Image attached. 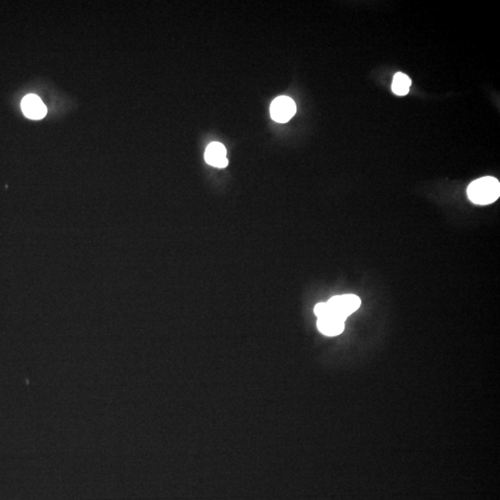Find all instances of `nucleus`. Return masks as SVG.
I'll use <instances>...</instances> for the list:
<instances>
[{"instance_id":"1","label":"nucleus","mask_w":500,"mask_h":500,"mask_svg":"<svg viewBox=\"0 0 500 500\" xmlns=\"http://www.w3.org/2000/svg\"><path fill=\"white\" fill-rule=\"evenodd\" d=\"M469 200L477 205H489L496 202L500 195L499 180L491 176L477 179L467 189Z\"/></svg>"},{"instance_id":"2","label":"nucleus","mask_w":500,"mask_h":500,"mask_svg":"<svg viewBox=\"0 0 500 500\" xmlns=\"http://www.w3.org/2000/svg\"><path fill=\"white\" fill-rule=\"evenodd\" d=\"M326 304L328 308L326 316H333L346 320L347 317L360 309L361 300L358 296L347 294L336 296L330 298Z\"/></svg>"},{"instance_id":"3","label":"nucleus","mask_w":500,"mask_h":500,"mask_svg":"<svg viewBox=\"0 0 500 500\" xmlns=\"http://www.w3.org/2000/svg\"><path fill=\"white\" fill-rule=\"evenodd\" d=\"M271 116L273 121L285 124L289 121L297 111L294 100L289 97H278L271 105Z\"/></svg>"},{"instance_id":"4","label":"nucleus","mask_w":500,"mask_h":500,"mask_svg":"<svg viewBox=\"0 0 500 500\" xmlns=\"http://www.w3.org/2000/svg\"><path fill=\"white\" fill-rule=\"evenodd\" d=\"M21 110L27 118L40 119L47 114V108L44 103L35 95L30 94L21 102Z\"/></svg>"},{"instance_id":"5","label":"nucleus","mask_w":500,"mask_h":500,"mask_svg":"<svg viewBox=\"0 0 500 500\" xmlns=\"http://www.w3.org/2000/svg\"><path fill=\"white\" fill-rule=\"evenodd\" d=\"M227 148L221 143L214 142L210 144L206 148L205 160L208 164L216 168H225L228 165L227 157Z\"/></svg>"},{"instance_id":"6","label":"nucleus","mask_w":500,"mask_h":500,"mask_svg":"<svg viewBox=\"0 0 500 500\" xmlns=\"http://www.w3.org/2000/svg\"><path fill=\"white\" fill-rule=\"evenodd\" d=\"M317 327L320 333L327 336L341 335L345 329V320L333 316L318 318Z\"/></svg>"},{"instance_id":"7","label":"nucleus","mask_w":500,"mask_h":500,"mask_svg":"<svg viewBox=\"0 0 500 500\" xmlns=\"http://www.w3.org/2000/svg\"><path fill=\"white\" fill-rule=\"evenodd\" d=\"M412 80L406 75L398 73L394 76L392 90L398 96H406L410 92Z\"/></svg>"}]
</instances>
